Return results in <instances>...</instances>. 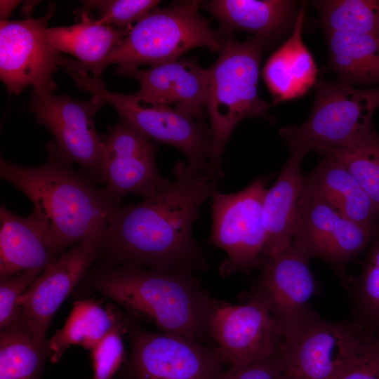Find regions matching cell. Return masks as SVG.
Wrapping results in <instances>:
<instances>
[{
  "label": "cell",
  "instance_id": "1",
  "mask_svg": "<svg viewBox=\"0 0 379 379\" xmlns=\"http://www.w3.org/2000/svg\"><path fill=\"white\" fill-rule=\"evenodd\" d=\"M173 180L136 204L119 205L103 237L102 253L116 264L195 275L207 267L192 227L222 178L182 162Z\"/></svg>",
  "mask_w": 379,
  "mask_h": 379
},
{
  "label": "cell",
  "instance_id": "2",
  "mask_svg": "<svg viewBox=\"0 0 379 379\" xmlns=\"http://www.w3.org/2000/svg\"><path fill=\"white\" fill-rule=\"evenodd\" d=\"M48 159L27 167L0 158V176L32 202L47 244L55 254L88 239L103 238L121 204L107 197L85 174L60 156L54 143L46 145Z\"/></svg>",
  "mask_w": 379,
  "mask_h": 379
},
{
  "label": "cell",
  "instance_id": "3",
  "mask_svg": "<svg viewBox=\"0 0 379 379\" xmlns=\"http://www.w3.org/2000/svg\"><path fill=\"white\" fill-rule=\"evenodd\" d=\"M91 282L131 318L150 323L161 332L202 343L211 338L209 324L215 298L201 288L195 275L124 264L100 268Z\"/></svg>",
  "mask_w": 379,
  "mask_h": 379
},
{
  "label": "cell",
  "instance_id": "4",
  "mask_svg": "<svg viewBox=\"0 0 379 379\" xmlns=\"http://www.w3.org/2000/svg\"><path fill=\"white\" fill-rule=\"evenodd\" d=\"M265 46L257 38L244 41L228 36L217 61L209 68L206 111L210 121L211 154L207 171L222 177L225 147L244 119L270 120L272 107L258 90L261 56Z\"/></svg>",
  "mask_w": 379,
  "mask_h": 379
},
{
  "label": "cell",
  "instance_id": "5",
  "mask_svg": "<svg viewBox=\"0 0 379 379\" xmlns=\"http://www.w3.org/2000/svg\"><path fill=\"white\" fill-rule=\"evenodd\" d=\"M201 1H185L171 6L154 8L129 30L127 35L99 64L88 72L96 79L109 65L138 68L178 60L192 48L220 51L228 36L214 29L211 21L199 13Z\"/></svg>",
  "mask_w": 379,
  "mask_h": 379
},
{
  "label": "cell",
  "instance_id": "6",
  "mask_svg": "<svg viewBox=\"0 0 379 379\" xmlns=\"http://www.w3.org/2000/svg\"><path fill=\"white\" fill-rule=\"evenodd\" d=\"M379 107V87L359 89L333 81L319 80L313 108L300 125L284 126L279 134L291 153L310 151L324 155L357 142L372 129Z\"/></svg>",
  "mask_w": 379,
  "mask_h": 379
},
{
  "label": "cell",
  "instance_id": "7",
  "mask_svg": "<svg viewBox=\"0 0 379 379\" xmlns=\"http://www.w3.org/2000/svg\"><path fill=\"white\" fill-rule=\"evenodd\" d=\"M78 88L102 98L113 105L126 121L150 140L175 147L194 170H207L211 154V133L204 121L168 105L145 101L134 94H120L106 89L101 79L82 69L76 60L63 62Z\"/></svg>",
  "mask_w": 379,
  "mask_h": 379
},
{
  "label": "cell",
  "instance_id": "8",
  "mask_svg": "<svg viewBox=\"0 0 379 379\" xmlns=\"http://www.w3.org/2000/svg\"><path fill=\"white\" fill-rule=\"evenodd\" d=\"M373 332L351 319L326 320L314 311L285 330L277 353L281 379H335Z\"/></svg>",
  "mask_w": 379,
  "mask_h": 379
},
{
  "label": "cell",
  "instance_id": "9",
  "mask_svg": "<svg viewBox=\"0 0 379 379\" xmlns=\"http://www.w3.org/2000/svg\"><path fill=\"white\" fill-rule=\"evenodd\" d=\"M268 178L254 180L242 190L211 196L212 227L208 242L224 251L226 258L219 272L222 276L261 269L266 236L262 204Z\"/></svg>",
  "mask_w": 379,
  "mask_h": 379
},
{
  "label": "cell",
  "instance_id": "10",
  "mask_svg": "<svg viewBox=\"0 0 379 379\" xmlns=\"http://www.w3.org/2000/svg\"><path fill=\"white\" fill-rule=\"evenodd\" d=\"M32 92L29 110L36 122L53 135L60 156L100 183L102 135L95 129L94 117L106 102L95 95L80 101L67 95H54L48 89L33 88Z\"/></svg>",
  "mask_w": 379,
  "mask_h": 379
},
{
  "label": "cell",
  "instance_id": "11",
  "mask_svg": "<svg viewBox=\"0 0 379 379\" xmlns=\"http://www.w3.org/2000/svg\"><path fill=\"white\" fill-rule=\"evenodd\" d=\"M128 331L130 379H218L225 364L216 347L167 333L150 332L132 320Z\"/></svg>",
  "mask_w": 379,
  "mask_h": 379
},
{
  "label": "cell",
  "instance_id": "12",
  "mask_svg": "<svg viewBox=\"0 0 379 379\" xmlns=\"http://www.w3.org/2000/svg\"><path fill=\"white\" fill-rule=\"evenodd\" d=\"M209 328L228 366L248 365L274 356L285 335L284 326L265 305L251 298L239 305L215 299Z\"/></svg>",
  "mask_w": 379,
  "mask_h": 379
},
{
  "label": "cell",
  "instance_id": "13",
  "mask_svg": "<svg viewBox=\"0 0 379 379\" xmlns=\"http://www.w3.org/2000/svg\"><path fill=\"white\" fill-rule=\"evenodd\" d=\"M55 9L51 4L43 17L1 21L0 77L9 95H19L29 86L51 91L56 88L53 77L62 55L44 34Z\"/></svg>",
  "mask_w": 379,
  "mask_h": 379
},
{
  "label": "cell",
  "instance_id": "14",
  "mask_svg": "<svg viewBox=\"0 0 379 379\" xmlns=\"http://www.w3.org/2000/svg\"><path fill=\"white\" fill-rule=\"evenodd\" d=\"M151 140L121 119L102 135L100 184L118 204L128 194L147 198L170 180L159 172Z\"/></svg>",
  "mask_w": 379,
  "mask_h": 379
},
{
  "label": "cell",
  "instance_id": "15",
  "mask_svg": "<svg viewBox=\"0 0 379 379\" xmlns=\"http://www.w3.org/2000/svg\"><path fill=\"white\" fill-rule=\"evenodd\" d=\"M103 238L88 239L62 253L43 271L18 301L15 327L27 331L39 344L55 312L102 253Z\"/></svg>",
  "mask_w": 379,
  "mask_h": 379
},
{
  "label": "cell",
  "instance_id": "16",
  "mask_svg": "<svg viewBox=\"0 0 379 379\" xmlns=\"http://www.w3.org/2000/svg\"><path fill=\"white\" fill-rule=\"evenodd\" d=\"M378 233L379 229L343 216L310 194L292 243L310 259L319 258L328 263L345 286L349 281L347 265L370 246Z\"/></svg>",
  "mask_w": 379,
  "mask_h": 379
},
{
  "label": "cell",
  "instance_id": "17",
  "mask_svg": "<svg viewBox=\"0 0 379 379\" xmlns=\"http://www.w3.org/2000/svg\"><path fill=\"white\" fill-rule=\"evenodd\" d=\"M310 260L292 243L284 252L265 260L251 292L249 298L263 303L285 330L314 312L310 301L319 287Z\"/></svg>",
  "mask_w": 379,
  "mask_h": 379
},
{
  "label": "cell",
  "instance_id": "18",
  "mask_svg": "<svg viewBox=\"0 0 379 379\" xmlns=\"http://www.w3.org/2000/svg\"><path fill=\"white\" fill-rule=\"evenodd\" d=\"M117 72L139 82L136 98L170 105L204 122L208 70L196 59H178L145 69L117 67Z\"/></svg>",
  "mask_w": 379,
  "mask_h": 379
},
{
  "label": "cell",
  "instance_id": "19",
  "mask_svg": "<svg viewBox=\"0 0 379 379\" xmlns=\"http://www.w3.org/2000/svg\"><path fill=\"white\" fill-rule=\"evenodd\" d=\"M303 157L291 153L275 183L265 193L262 204L265 260L291 246L302 220L310 198L301 172Z\"/></svg>",
  "mask_w": 379,
  "mask_h": 379
},
{
  "label": "cell",
  "instance_id": "20",
  "mask_svg": "<svg viewBox=\"0 0 379 379\" xmlns=\"http://www.w3.org/2000/svg\"><path fill=\"white\" fill-rule=\"evenodd\" d=\"M201 5L219 21L225 35L247 32L266 48L293 29L300 8L288 0H213Z\"/></svg>",
  "mask_w": 379,
  "mask_h": 379
},
{
  "label": "cell",
  "instance_id": "21",
  "mask_svg": "<svg viewBox=\"0 0 379 379\" xmlns=\"http://www.w3.org/2000/svg\"><path fill=\"white\" fill-rule=\"evenodd\" d=\"M305 16V6L302 4L291 36L269 58L262 69L272 104L300 98L317 82V65L302 39Z\"/></svg>",
  "mask_w": 379,
  "mask_h": 379
},
{
  "label": "cell",
  "instance_id": "22",
  "mask_svg": "<svg viewBox=\"0 0 379 379\" xmlns=\"http://www.w3.org/2000/svg\"><path fill=\"white\" fill-rule=\"evenodd\" d=\"M49 248L43 228L31 213L20 217L0 208V278L22 272H42L57 259Z\"/></svg>",
  "mask_w": 379,
  "mask_h": 379
},
{
  "label": "cell",
  "instance_id": "23",
  "mask_svg": "<svg viewBox=\"0 0 379 379\" xmlns=\"http://www.w3.org/2000/svg\"><path fill=\"white\" fill-rule=\"evenodd\" d=\"M308 191L343 216L379 229V211L356 179L340 163L324 157L305 178Z\"/></svg>",
  "mask_w": 379,
  "mask_h": 379
},
{
  "label": "cell",
  "instance_id": "24",
  "mask_svg": "<svg viewBox=\"0 0 379 379\" xmlns=\"http://www.w3.org/2000/svg\"><path fill=\"white\" fill-rule=\"evenodd\" d=\"M130 320L112 305L104 308L93 300L75 301L64 326L46 340L51 362L58 361L73 345L91 350L113 328Z\"/></svg>",
  "mask_w": 379,
  "mask_h": 379
},
{
  "label": "cell",
  "instance_id": "25",
  "mask_svg": "<svg viewBox=\"0 0 379 379\" xmlns=\"http://www.w3.org/2000/svg\"><path fill=\"white\" fill-rule=\"evenodd\" d=\"M84 14L81 22L69 27H47L44 34L52 47L74 56L79 67L88 71L101 62L132 27L116 28Z\"/></svg>",
  "mask_w": 379,
  "mask_h": 379
},
{
  "label": "cell",
  "instance_id": "26",
  "mask_svg": "<svg viewBox=\"0 0 379 379\" xmlns=\"http://www.w3.org/2000/svg\"><path fill=\"white\" fill-rule=\"evenodd\" d=\"M327 68L339 81L353 85L379 83V38L346 32H327Z\"/></svg>",
  "mask_w": 379,
  "mask_h": 379
},
{
  "label": "cell",
  "instance_id": "27",
  "mask_svg": "<svg viewBox=\"0 0 379 379\" xmlns=\"http://www.w3.org/2000/svg\"><path fill=\"white\" fill-rule=\"evenodd\" d=\"M47 343H37L24 329L0 332V379H39L48 356Z\"/></svg>",
  "mask_w": 379,
  "mask_h": 379
},
{
  "label": "cell",
  "instance_id": "28",
  "mask_svg": "<svg viewBox=\"0 0 379 379\" xmlns=\"http://www.w3.org/2000/svg\"><path fill=\"white\" fill-rule=\"evenodd\" d=\"M326 32H346L379 38V1H312Z\"/></svg>",
  "mask_w": 379,
  "mask_h": 379
},
{
  "label": "cell",
  "instance_id": "29",
  "mask_svg": "<svg viewBox=\"0 0 379 379\" xmlns=\"http://www.w3.org/2000/svg\"><path fill=\"white\" fill-rule=\"evenodd\" d=\"M351 320L362 327L379 333V233L368 246L359 275L349 280Z\"/></svg>",
  "mask_w": 379,
  "mask_h": 379
},
{
  "label": "cell",
  "instance_id": "30",
  "mask_svg": "<svg viewBox=\"0 0 379 379\" xmlns=\"http://www.w3.org/2000/svg\"><path fill=\"white\" fill-rule=\"evenodd\" d=\"M344 166L379 211V133L372 130L352 145L324 155Z\"/></svg>",
  "mask_w": 379,
  "mask_h": 379
},
{
  "label": "cell",
  "instance_id": "31",
  "mask_svg": "<svg viewBox=\"0 0 379 379\" xmlns=\"http://www.w3.org/2000/svg\"><path fill=\"white\" fill-rule=\"evenodd\" d=\"M86 12L95 9L99 14L96 19L100 24L116 28L131 27L149 11L156 8L157 0H96L83 1Z\"/></svg>",
  "mask_w": 379,
  "mask_h": 379
},
{
  "label": "cell",
  "instance_id": "32",
  "mask_svg": "<svg viewBox=\"0 0 379 379\" xmlns=\"http://www.w3.org/2000/svg\"><path fill=\"white\" fill-rule=\"evenodd\" d=\"M128 324L115 327L91 350L93 375L91 379H112L124 357L123 335Z\"/></svg>",
  "mask_w": 379,
  "mask_h": 379
},
{
  "label": "cell",
  "instance_id": "33",
  "mask_svg": "<svg viewBox=\"0 0 379 379\" xmlns=\"http://www.w3.org/2000/svg\"><path fill=\"white\" fill-rule=\"evenodd\" d=\"M41 273L39 271H29L0 278L1 330L15 325L18 317V301Z\"/></svg>",
  "mask_w": 379,
  "mask_h": 379
},
{
  "label": "cell",
  "instance_id": "34",
  "mask_svg": "<svg viewBox=\"0 0 379 379\" xmlns=\"http://www.w3.org/2000/svg\"><path fill=\"white\" fill-rule=\"evenodd\" d=\"M335 379H379V333H371Z\"/></svg>",
  "mask_w": 379,
  "mask_h": 379
},
{
  "label": "cell",
  "instance_id": "35",
  "mask_svg": "<svg viewBox=\"0 0 379 379\" xmlns=\"http://www.w3.org/2000/svg\"><path fill=\"white\" fill-rule=\"evenodd\" d=\"M218 379H281L277 355L248 365L228 366Z\"/></svg>",
  "mask_w": 379,
  "mask_h": 379
},
{
  "label": "cell",
  "instance_id": "36",
  "mask_svg": "<svg viewBox=\"0 0 379 379\" xmlns=\"http://www.w3.org/2000/svg\"><path fill=\"white\" fill-rule=\"evenodd\" d=\"M19 3V1L1 0V21L8 20V18Z\"/></svg>",
  "mask_w": 379,
  "mask_h": 379
}]
</instances>
